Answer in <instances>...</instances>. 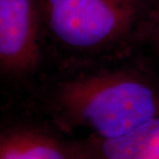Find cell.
Listing matches in <instances>:
<instances>
[{
  "instance_id": "1",
  "label": "cell",
  "mask_w": 159,
  "mask_h": 159,
  "mask_svg": "<svg viewBox=\"0 0 159 159\" xmlns=\"http://www.w3.org/2000/svg\"><path fill=\"white\" fill-rule=\"evenodd\" d=\"M57 110L89 124L105 139L129 133L155 117L153 91L130 77L100 75L70 79L59 87Z\"/></svg>"
},
{
  "instance_id": "2",
  "label": "cell",
  "mask_w": 159,
  "mask_h": 159,
  "mask_svg": "<svg viewBox=\"0 0 159 159\" xmlns=\"http://www.w3.org/2000/svg\"><path fill=\"white\" fill-rule=\"evenodd\" d=\"M146 0H38L43 35L68 50H86L128 32Z\"/></svg>"
},
{
  "instance_id": "3",
  "label": "cell",
  "mask_w": 159,
  "mask_h": 159,
  "mask_svg": "<svg viewBox=\"0 0 159 159\" xmlns=\"http://www.w3.org/2000/svg\"><path fill=\"white\" fill-rule=\"evenodd\" d=\"M43 60L38 0H0V86L34 76Z\"/></svg>"
},
{
  "instance_id": "4",
  "label": "cell",
  "mask_w": 159,
  "mask_h": 159,
  "mask_svg": "<svg viewBox=\"0 0 159 159\" xmlns=\"http://www.w3.org/2000/svg\"><path fill=\"white\" fill-rule=\"evenodd\" d=\"M0 159H70L68 151L44 130L0 120Z\"/></svg>"
},
{
  "instance_id": "5",
  "label": "cell",
  "mask_w": 159,
  "mask_h": 159,
  "mask_svg": "<svg viewBox=\"0 0 159 159\" xmlns=\"http://www.w3.org/2000/svg\"><path fill=\"white\" fill-rule=\"evenodd\" d=\"M106 159H159V118L154 117L123 136L106 139Z\"/></svg>"
}]
</instances>
